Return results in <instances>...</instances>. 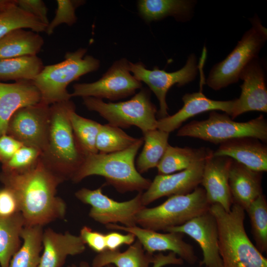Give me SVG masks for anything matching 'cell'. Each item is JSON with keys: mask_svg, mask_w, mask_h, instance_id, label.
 Segmentation results:
<instances>
[{"mask_svg": "<svg viewBox=\"0 0 267 267\" xmlns=\"http://www.w3.org/2000/svg\"><path fill=\"white\" fill-rule=\"evenodd\" d=\"M0 181L15 195L25 226H43L65 217L66 204L56 195L57 187L64 181L49 170L40 157L34 166L25 172L1 171Z\"/></svg>", "mask_w": 267, "mask_h": 267, "instance_id": "cell-1", "label": "cell"}, {"mask_svg": "<svg viewBox=\"0 0 267 267\" xmlns=\"http://www.w3.org/2000/svg\"><path fill=\"white\" fill-rule=\"evenodd\" d=\"M75 109L71 100L50 105L47 142L40 157L45 166L64 181L71 179L85 159L77 145L69 118Z\"/></svg>", "mask_w": 267, "mask_h": 267, "instance_id": "cell-2", "label": "cell"}, {"mask_svg": "<svg viewBox=\"0 0 267 267\" xmlns=\"http://www.w3.org/2000/svg\"><path fill=\"white\" fill-rule=\"evenodd\" d=\"M143 138L121 151L103 154L97 153L86 157L71 178L78 183L85 178L97 175L103 177L107 184L119 192L137 191L143 192L150 186L151 180L137 171L135 158L143 144Z\"/></svg>", "mask_w": 267, "mask_h": 267, "instance_id": "cell-3", "label": "cell"}, {"mask_svg": "<svg viewBox=\"0 0 267 267\" xmlns=\"http://www.w3.org/2000/svg\"><path fill=\"white\" fill-rule=\"evenodd\" d=\"M216 220L222 267H267V259L248 237L244 227V209L233 203L229 211L211 205Z\"/></svg>", "mask_w": 267, "mask_h": 267, "instance_id": "cell-4", "label": "cell"}, {"mask_svg": "<svg viewBox=\"0 0 267 267\" xmlns=\"http://www.w3.org/2000/svg\"><path fill=\"white\" fill-rule=\"evenodd\" d=\"M87 52L86 48H80L66 53L63 61L44 66L32 80L40 92V102L50 105L70 100L72 96L67 89L68 85L84 75L97 70L100 66L99 60L86 55Z\"/></svg>", "mask_w": 267, "mask_h": 267, "instance_id": "cell-5", "label": "cell"}, {"mask_svg": "<svg viewBox=\"0 0 267 267\" xmlns=\"http://www.w3.org/2000/svg\"><path fill=\"white\" fill-rule=\"evenodd\" d=\"M210 206L205 190L197 187L189 193L171 196L157 206L144 207L136 215V222L142 228L164 231L207 212Z\"/></svg>", "mask_w": 267, "mask_h": 267, "instance_id": "cell-6", "label": "cell"}, {"mask_svg": "<svg viewBox=\"0 0 267 267\" xmlns=\"http://www.w3.org/2000/svg\"><path fill=\"white\" fill-rule=\"evenodd\" d=\"M83 99V104L88 110L97 112L112 126L121 129L135 126L142 134L157 129V109L147 89H141L125 101L105 102L92 97Z\"/></svg>", "mask_w": 267, "mask_h": 267, "instance_id": "cell-7", "label": "cell"}, {"mask_svg": "<svg viewBox=\"0 0 267 267\" xmlns=\"http://www.w3.org/2000/svg\"><path fill=\"white\" fill-rule=\"evenodd\" d=\"M177 135L197 138L215 144L243 137L255 138L265 143L267 121L260 115L248 121L238 122L226 113L213 111L207 119L193 121L181 127Z\"/></svg>", "mask_w": 267, "mask_h": 267, "instance_id": "cell-8", "label": "cell"}, {"mask_svg": "<svg viewBox=\"0 0 267 267\" xmlns=\"http://www.w3.org/2000/svg\"><path fill=\"white\" fill-rule=\"evenodd\" d=\"M252 27L243 35L234 49L211 69L205 83L218 90L236 83L245 67L258 54L267 40V29L258 16L250 19Z\"/></svg>", "mask_w": 267, "mask_h": 267, "instance_id": "cell-9", "label": "cell"}, {"mask_svg": "<svg viewBox=\"0 0 267 267\" xmlns=\"http://www.w3.org/2000/svg\"><path fill=\"white\" fill-rule=\"evenodd\" d=\"M142 193L138 192L134 198L123 202L109 198L103 194L101 188L94 190L82 188L75 195L81 202L91 206L89 215L95 222L105 225L119 222L131 227L137 225L136 215L145 207L142 203Z\"/></svg>", "mask_w": 267, "mask_h": 267, "instance_id": "cell-10", "label": "cell"}, {"mask_svg": "<svg viewBox=\"0 0 267 267\" xmlns=\"http://www.w3.org/2000/svg\"><path fill=\"white\" fill-rule=\"evenodd\" d=\"M129 62L126 58H121L114 62L98 80L75 84L71 96L116 101L134 94L142 84L131 74Z\"/></svg>", "mask_w": 267, "mask_h": 267, "instance_id": "cell-11", "label": "cell"}, {"mask_svg": "<svg viewBox=\"0 0 267 267\" xmlns=\"http://www.w3.org/2000/svg\"><path fill=\"white\" fill-rule=\"evenodd\" d=\"M129 70L133 76L140 82L145 83L155 94L159 102V115L160 118L168 116V107L166 96L168 90L177 85L182 87L193 81L199 70L196 57L191 54L184 66L179 70L168 72L160 70L157 67L150 70L141 62H129Z\"/></svg>", "mask_w": 267, "mask_h": 267, "instance_id": "cell-12", "label": "cell"}, {"mask_svg": "<svg viewBox=\"0 0 267 267\" xmlns=\"http://www.w3.org/2000/svg\"><path fill=\"white\" fill-rule=\"evenodd\" d=\"M49 122L50 105L40 102L16 111L8 121L6 134L42 152L47 142Z\"/></svg>", "mask_w": 267, "mask_h": 267, "instance_id": "cell-13", "label": "cell"}, {"mask_svg": "<svg viewBox=\"0 0 267 267\" xmlns=\"http://www.w3.org/2000/svg\"><path fill=\"white\" fill-rule=\"evenodd\" d=\"M105 227L108 229L133 233L141 244L144 250L149 254H153L156 251H169L190 265L195 264L198 260L193 246L183 240L184 234L183 233L177 232L159 233L137 225L127 227L110 223Z\"/></svg>", "mask_w": 267, "mask_h": 267, "instance_id": "cell-14", "label": "cell"}, {"mask_svg": "<svg viewBox=\"0 0 267 267\" xmlns=\"http://www.w3.org/2000/svg\"><path fill=\"white\" fill-rule=\"evenodd\" d=\"M241 93L235 99L230 117L233 120L244 113L256 111L267 112V89L265 70L258 57L249 62L241 71L239 79Z\"/></svg>", "mask_w": 267, "mask_h": 267, "instance_id": "cell-15", "label": "cell"}, {"mask_svg": "<svg viewBox=\"0 0 267 267\" xmlns=\"http://www.w3.org/2000/svg\"><path fill=\"white\" fill-rule=\"evenodd\" d=\"M165 232H177L187 234L199 245L203 259L200 266L222 267L219 254L218 226L214 215L208 211L182 225L167 228Z\"/></svg>", "mask_w": 267, "mask_h": 267, "instance_id": "cell-16", "label": "cell"}, {"mask_svg": "<svg viewBox=\"0 0 267 267\" xmlns=\"http://www.w3.org/2000/svg\"><path fill=\"white\" fill-rule=\"evenodd\" d=\"M205 161L189 168L168 175L155 176L148 188L142 193L143 205H147L164 196L186 194L191 192L201 183Z\"/></svg>", "mask_w": 267, "mask_h": 267, "instance_id": "cell-17", "label": "cell"}, {"mask_svg": "<svg viewBox=\"0 0 267 267\" xmlns=\"http://www.w3.org/2000/svg\"><path fill=\"white\" fill-rule=\"evenodd\" d=\"M232 160L227 157L213 155L206 159L200 183L210 204H219L227 212L233 204L228 184Z\"/></svg>", "mask_w": 267, "mask_h": 267, "instance_id": "cell-18", "label": "cell"}, {"mask_svg": "<svg viewBox=\"0 0 267 267\" xmlns=\"http://www.w3.org/2000/svg\"><path fill=\"white\" fill-rule=\"evenodd\" d=\"M182 100L183 105L177 112L157 120L158 129L170 133L179 128L188 119L209 111L220 110L231 116L235 104V99H211L205 96L201 89L199 92L185 94Z\"/></svg>", "mask_w": 267, "mask_h": 267, "instance_id": "cell-19", "label": "cell"}, {"mask_svg": "<svg viewBox=\"0 0 267 267\" xmlns=\"http://www.w3.org/2000/svg\"><path fill=\"white\" fill-rule=\"evenodd\" d=\"M41 99L40 92L32 80L0 82V136L6 134L8 121L16 111L37 104Z\"/></svg>", "mask_w": 267, "mask_h": 267, "instance_id": "cell-20", "label": "cell"}, {"mask_svg": "<svg viewBox=\"0 0 267 267\" xmlns=\"http://www.w3.org/2000/svg\"><path fill=\"white\" fill-rule=\"evenodd\" d=\"M213 155L229 157L257 172L267 171V146L255 138L239 137L222 142Z\"/></svg>", "mask_w": 267, "mask_h": 267, "instance_id": "cell-21", "label": "cell"}, {"mask_svg": "<svg viewBox=\"0 0 267 267\" xmlns=\"http://www.w3.org/2000/svg\"><path fill=\"white\" fill-rule=\"evenodd\" d=\"M43 251L39 267H62L68 256L83 253L86 245L80 236L58 233L50 228L43 231Z\"/></svg>", "mask_w": 267, "mask_h": 267, "instance_id": "cell-22", "label": "cell"}, {"mask_svg": "<svg viewBox=\"0 0 267 267\" xmlns=\"http://www.w3.org/2000/svg\"><path fill=\"white\" fill-rule=\"evenodd\" d=\"M262 173L252 170L232 160L228 184L233 203L246 211L250 204L263 194Z\"/></svg>", "mask_w": 267, "mask_h": 267, "instance_id": "cell-23", "label": "cell"}, {"mask_svg": "<svg viewBox=\"0 0 267 267\" xmlns=\"http://www.w3.org/2000/svg\"><path fill=\"white\" fill-rule=\"evenodd\" d=\"M195 3L190 0H139L137 6L139 15L146 22L169 16L185 22L191 18Z\"/></svg>", "mask_w": 267, "mask_h": 267, "instance_id": "cell-24", "label": "cell"}, {"mask_svg": "<svg viewBox=\"0 0 267 267\" xmlns=\"http://www.w3.org/2000/svg\"><path fill=\"white\" fill-rule=\"evenodd\" d=\"M44 44L38 33L24 28L13 30L0 39V59L37 55Z\"/></svg>", "mask_w": 267, "mask_h": 267, "instance_id": "cell-25", "label": "cell"}, {"mask_svg": "<svg viewBox=\"0 0 267 267\" xmlns=\"http://www.w3.org/2000/svg\"><path fill=\"white\" fill-rule=\"evenodd\" d=\"M209 148L180 147L169 145L157 166L158 175H168L185 170L213 155Z\"/></svg>", "mask_w": 267, "mask_h": 267, "instance_id": "cell-26", "label": "cell"}, {"mask_svg": "<svg viewBox=\"0 0 267 267\" xmlns=\"http://www.w3.org/2000/svg\"><path fill=\"white\" fill-rule=\"evenodd\" d=\"M154 255L145 252L138 240L121 252L119 249L105 250L98 253L93 258L91 267H104L112 264L116 267H150Z\"/></svg>", "mask_w": 267, "mask_h": 267, "instance_id": "cell-27", "label": "cell"}, {"mask_svg": "<svg viewBox=\"0 0 267 267\" xmlns=\"http://www.w3.org/2000/svg\"><path fill=\"white\" fill-rule=\"evenodd\" d=\"M43 231V226H24L21 233L22 244L11 258L9 267H39Z\"/></svg>", "mask_w": 267, "mask_h": 267, "instance_id": "cell-28", "label": "cell"}, {"mask_svg": "<svg viewBox=\"0 0 267 267\" xmlns=\"http://www.w3.org/2000/svg\"><path fill=\"white\" fill-rule=\"evenodd\" d=\"M25 226L21 213L0 217V267H9L13 256L21 247V233Z\"/></svg>", "mask_w": 267, "mask_h": 267, "instance_id": "cell-29", "label": "cell"}, {"mask_svg": "<svg viewBox=\"0 0 267 267\" xmlns=\"http://www.w3.org/2000/svg\"><path fill=\"white\" fill-rule=\"evenodd\" d=\"M143 134V147L136 161V168L141 174L157 167L169 145L170 133L156 129Z\"/></svg>", "mask_w": 267, "mask_h": 267, "instance_id": "cell-30", "label": "cell"}, {"mask_svg": "<svg viewBox=\"0 0 267 267\" xmlns=\"http://www.w3.org/2000/svg\"><path fill=\"white\" fill-rule=\"evenodd\" d=\"M44 67L37 55L0 59V82L33 80Z\"/></svg>", "mask_w": 267, "mask_h": 267, "instance_id": "cell-31", "label": "cell"}, {"mask_svg": "<svg viewBox=\"0 0 267 267\" xmlns=\"http://www.w3.org/2000/svg\"><path fill=\"white\" fill-rule=\"evenodd\" d=\"M70 120L78 147L85 157L96 154V138L101 124L76 113L75 109L70 113Z\"/></svg>", "mask_w": 267, "mask_h": 267, "instance_id": "cell-32", "label": "cell"}, {"mask_svg": "<svg viewBox=\"0 0 267 267\" xmlns=\"http://www.w3.org/2000/svg\"><path fill=\"white\" fill-rule=\"evenodd\" d=\"M138 139L129 135L120 128L109 124H101L96 147L99 153H114L127 149Z\"/></svg>", "mask_w": 267, "mask_h": 267, "instance_id": "cell-33", "label": "cell"}, {"mask_svg": "<svg viewBox=\"0 0 267 267\" xmlns=\"http://www.w3.org/2000/svg\"><path fill=\"white\" fill-rule=\"evenodd\" d=\"M47 25L17 6L0 12V39L10 31L18 29H29L37 33L45 32Z\"/></svg>", "mask_w": 267, "mask_h": 267, "instance_id": "cell-34", "label": "cell"}, {"mask_svg": "<svg viewBox=\"0 0 267 267\" xmlns=\"http://www.w3.org/2000/svg\"><path fill=\"white\" fill-rule=\"evenodd\" d=\"M250 220L256 247L262 254L267 251V202L263 194L246 211Z\"/></svg>", "mask_w": 267, "mask_h": 267, "instance_id": "cell-35", "label": "cell"}, {"mask_svg": "<svg viewBox=\"0 0 267 267\" xmlns=\"http://www.w3.org/2000/svg\"><path fill=\"white\" fill-rule=\"evenodd\" d=\"M41 154V151L35 147L22 145L7 162L1 164V171L25 172L36 164Z\"/></svg>", "mask_w": 267, "mask_h": 267, "instance_id": "cell-36", "label": "cell"}, {"mask_svg": "<svg viewBox=\"0 0 267 267\" xmlns=\"http://www.w3.org/2000/svg\"><path fill=\"white\" fill-rule=\"evenodd\" d=\"M57 8L53 19L47 25L45 32L51 35L54 29L62 24L71 26L77 21L76 9L85 3L82 0H57Z\"/></svg>", "mask_w": 267, "mask_h": 267, "instance_id": "cell-37", "label": "cell"}, {"mask_svg": "<svg viewBox=\"0 0 267 267\" xmlns=\"http://www.w3.org/2000/svg\"><path fill=\"white\" fill-rule=\"evenodd\" d=\"M18 213L19 205L13 192L5 187L0 189V217L8 218Z\"/></svg>", "mask_w": 267, "mask_h": 267, "instance_id": "cell-38", "label": "cell"}, {"mask_svg": "<svg viewBox=\"0 0 267 267\" xmlns=\"http://www.w3.org/2000/svg\"><path fill=\"white\" fill-rule=\"evenodd\" d=\"M80 237L85 244L91 249L97 253L107 249L105 241V234L93 231L87 226H84L80 230Z\"/></svg>", "mask_w": 267, "mask_h": 267, "instance_id": "cell-39", "label": "cell"}, {"mask_svg": "<svg viewBox=\"0 0 267 267\" xmlns=\"http://www.w3.org/2000/svg\"><path fill=\"white\" fill-rule=\"evenodd\" d=\"M17 6L25 12L35 16L47 26L48 8L42 0H16Z\"/></svg>", "mask_w": 267, "mask_h": 267, "instance_id": "cell-40", "label": "cell"}, {"mask_svg": "<svg viewBox=\"0 0 267 267\" xmlns=\"http://www.w3.org/2000/svg\"><path fill=\"white\" fill-rule=\"evenodd\" d=\"M22 145L8 135L0 136V163L3 164L7 162Z\"/></svg>", "mask_w": 267, "mask_h": 267, "instance_id": "cell-41", "label": "cell"}, {"mask_svg": "<svg viewBox=\"0 0 267 267\" xmlns=\"http://www.w3.org/2000/svg\"><path fill=\"white\" fill-rule=\"evenodd\" d=\"M123 234L118 232H110L105 234L106 246L107 250L119 249L123 245H131L134 242L135 236L133 233L127 232Z\"/></svg>", "mask_w": 267, "mask_h": 267, "instance_id": "cell-42", "label": "cell"}, {"mask_svg": "<svg viewBox=\"0 0 267 267\" xmlns=\"http://www.w3.org/2000/svg\"><path fill=\"white\" fill-rule=\"evenodd\" d=\"M183 261L180 258L177 257V255L173 252H170L167 255L160 253L154 255L152 267H163L169 265L180 266L183 265Z\"/></svg>", "mask_w": 267, "mask_h": 267, "instance_id": "cell-43", "label": "cell"}, {"mask_svg": "<svg viewBox=\"0 0 267 267\" xmlns=\"http://www.w3.org/2000/svg\"><path fill=\"white\" fill-rule=\"evenodd\" d=\"M16 6V0H0V12L6 11Z\"/></svg>", "mask_w": 267, "mask_h": 267, "instance_id": "cell-44", "label": "cell"}, {"mask_svg": "<svg viewBox=\"0 0 267 267\" xmlns=\"http://www.w3.org/2000/svg\"><path fill=\"white\" fill-rule=\"evenodd\" d=\"M67 267H90L88 263L86 261H82L79 264V266H77L75 264H72L71 265L68 266ZM104 267H116L114 265L112 264H109Z\"/></svg>", "mask_w": 267, "mask_h": 267, "instance_id": "cell-45", "label": "cell"}]
</instances>
